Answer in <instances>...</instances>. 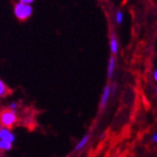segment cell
Wrapping results in <instances>:
<instances>
[{"instance_id": "cell-13", "label": "cell", "mask_w": 157, "mask_h": 157, "mask_svg": "<svg viewBox=\"0 0 157 157\" xmlns=\"http://www.w3.org/2000/svg\"><path fill=\"white\" fill-rule=\"evenodd\" d=\"M151 141L152 142H157V133H155V134H153L151 136Z\"/></svg>"}, {"instance_id": "cell-5", "label": "cell", "mask_w": 157, "mask_h": 157, "mask_svg": "<svg viewBox=\"0 0 157 157\" xmlns=\"http://www.w3.org/2000/svg\"><path fill=\"white\" fill-rule=\"evenodd\" d=\"M109 49L111 53L114 55L118 52V50H119V44H118V40H117V37L116 36L111 33L110 35V40H109Z\"/></svg>"}, {"instance_id": "cell-16", "label": "cell", "mask_w": 157, "mask_h": 157, "mask_svg": "<svg viewBox=\"0 0 157 157\" xmlns=\"http://www.w3.org/2000/svg\"><path fill=\"white\" fill-rule=\"evenodd\" d=\"M156 92H157V87H156Z\"/></svg>"}, {"instance_id": "cell-14", "label": "cell", "mask_w": 157, "mask_h": 157, "mask_svg": "<svg viewBox=\"0 0 157 157\" xmlns=\"http://www.w3.org/2000/svg\"><path fill=\"white\" fill-rule=\"evenodd\" d=\"M152 77H153V80L157 82V69L154 70V72H153V74H152Z\"/></svg>"}, {"instance_id": "cell-8", "label": "cell", "mask_w": 157, "mask_h": 157, "mask_svg": "<svg viewBox=\"0 0 157 157\" xmlns=\"http://www.w3.org/2000/svg\"><path fill=\"white\" fill-rule=\"evenodd\" d=\"M12 148V143L6 141V140H0V150L2 151H10Z\"/></svg>"}, {"instance_id": "cell-9", "label": "cell", "mask_w": 157, "mask_h": 157, "mask_svg": "<svg viewBox=\"0 0 157 157\" xmlns=\"http://www.w3.org/2000/svg\"><path fill=\"white\" fill-rule=\"evenodd\" d=\"M115 21L118 25H121L124 21V13L121 10H118L115 14Z\"/></svg>"}, {"instance_id": "cell-15", "label": "cell", "mask_w": 157, "mask_h": 157, "mask_svg": "<svg viewBox=\"0 0 157 157\" xmlns=\"http://www.w3.org/2000/svg\"><path fill=\"white\" fill-rule=\"evenodd\" d=\"M1 129H2V128H1V124H0V131H1Z\"/></svg>"}, {"instance_id": "cell-2", "label": "cell", "mask_w": 157, "mask_h": 157, "mask_svg": "<svg viewBox=\"0 0 157 157\" xmlns=\"http://www.w3.org/2000/svg\"><path fill=\"white\" fill-rule=\"evenodd\" d=\"M16 122V115L12 110H8L2 112L0 115V124L5 127H11Z\"/></svg>"}, {"instance_id": "cell-12", "label": "cell", "mask_w": 157, "mask_h": 157, "mask_svg": "<svg viewBox=\"0 0 157 157\" xmlns=\"http://www.w3.org/2000/svg\"><path fill=\"white\" fill-rule=\"evenodd\" d=\"M20 2L25 3V4H28V5H31V3L34 2V0H20Z\"/></svg>"}, {"instance_id": "cell-10", "label": "cell", "mask_w": 157, "mask_h": 157, "mask_svg": "<svg viewBox=\"0 0 157 157\" xmlns=\"http://www.w3.org/2000/svg\"><path fill=\"white\" fill-rule=\"evenodd\" d=\"M7 93V87L5 85V83L3 82V81L0 80V97H2L6 94Z\"/></svg>"}, {"instance_id": "cell-4", "label": "cell", "mask_w": 157, "mask_h": 157, "mask_svg": "<svg viewBox=\"0 0 157 157\" xmlns=\"http://www.w3.org/2000/svg\"><path fill=\"white\" fill-rule=\"evenodd\" d=\"M0 140L12 143L15 140V136L8 128H2L0 131Z\"/></svg>"}, {"instance_id": "cell-1", "label": "cell", "mask_w": 157, "mask_h": 157, "mask_svg": "<svg viewBox=\"0 0 157 157\" xmlns=\"http://www.w3.org/2000/svg\"><path fill=\"white\" fill-rule=\"evenodd\" d=\"M32 12H33V8L31 7V5H28V4L19 2L14 7L15 16L19 20H22V21L29 18L32 15Z\"/></svg>"}, {"instance_id": "cell-6", "label": "cell", "mask_w": 157, "mask_h": 157, "mask_svg": "<svg viewBox=\"0 0 157 157\" xmlns=\"http://www.w3.org/2000/svg\"><path fill=\"white\" fill-rule=\"evenodd\" d=\"M115 67H116V61H115V57L111 56L109 58V65H108V77L109 78H112L115 71Z\"/></svg>"}, {"instance_id": "cell-11", "label": "cell", "mask_w": 157, "mask_h": 157, "mask_svg": "<svg viewBox=\"0 0 157 157\" xmlns=\"http://www.w3.org/2000/svg\"><path fill=\"white\" fill-rule=\"evenodd\" d=\"M10 109H11L12 111H14V112H15V109H17V104H16L15 102H12V103H10Z\"/></svg>"}, {"instance_id": "cell-3", "label": "cell", "mask_w": 157, "mask_h": 157, "mask_svg": "<svg viewBox=\"0 0 157 157\" xmlns=\"http://www.w3.org/2000/svg\"><path fill=\"white\" fill-rule=\"evenodd\" d=\"M111 92V87L109 85L105 86L102 96H101V100H100V109H104L107 106V103L109 101V97Z\"/></svg>"}, {"instance_id": "cell-7", "label": "cell", "mask_w": 157, "mask_h": 157, "mask_svg": "<svg viewBox=\"0 0 157 157\" xmlns=\"http://www.w3.org/2000/svg\"><path fill=\"white\" fill-rule=\"evenodd\" d=\"M89 139H90V136L87 134V135H85L82 139L78 142V144L76 145V151H81L82 148H84L85 147V145L88 143V141H89Z\"/></svg>"}]
</instances>
